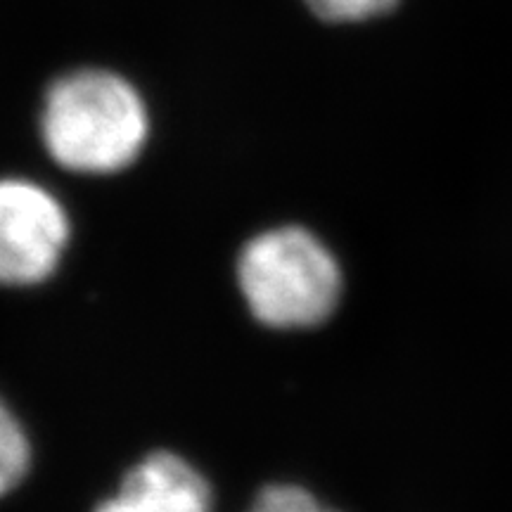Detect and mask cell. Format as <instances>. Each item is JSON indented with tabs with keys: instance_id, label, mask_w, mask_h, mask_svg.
<instances>
[{
	"instance_id": "1",
	"label": "cell",
	"mask_w": 512,
	"mask_h": 512,
	"mask_svg": "<svg viewBox=\"0 0 512 512\" xmlns=\"http://www.w3.org/2000/svg\"><path fill=\"white\" fill-rule=\"evenodd\" d=\"M41 126L50 157L64 169L114 174L143 150L147 112L131 83L93 69L50 88Z\"/></svg>"
},
{
	"instance_id": "2",
	"label": "cell",
	"mask_w": 512,
	"mask_h": 512,
	"mask_svg": "<svg viewBox=\"0 0 512 512\" xmlns=\"http://www.w3.org/2000/svg\"><path fill=\"white\" fill-rule=\"evenodd\" d=\"M238 285L259 323L304 330L328 320L337 309L342 273L316 235L285 226L247 242L238 259Z\"/></svg>"
},
{
	"instance_id": "3",
	"label": "cell",
	"mask_w": 512,
	"mask_h": 512,
	"mask_svg": "<svg viewBox=\"0 0 512 512\" xmlns=\"http://www.w3.org/2000/svg\"><path fill=\"white\" fill-rule=\"evenodd\" d=\"M69 240L62 204L41 185L0 181V283H43Z\"/></svg>"
},
{
	"instance_id": "4",
	"label": "cell",
	"mask_w": 512,
	"mask_h": 512,
	"mask_svg": "<svg viewBox=\"0 0 512 512\" xmlns=\"http://www.w3.org/2000/svg\"><path fill=\"white\" fill-rule=\"evenodd\" d=\"M98 512H211V491L188 460L159 451L140 460Z\"/></svg>"
},
{
	"instance_id": "5",
	"label": "cell",
	"mask_w": 512,
	"mask_h": 512,
	"mask_svg": "<svg viewBox=\"0 0 512 512\" xmlns=\"http://www.w3.org/2000/svg\"><path fill=\"white\" fill-rule=\"evenodd\" d=\"M29 441L5 403L0 401V496L22 482L29 470Z\"/></svg>"
},
{
	"instance_id": "6",
	"label": "cell",
	"mask_w": 512,
	"mask_h": 512,
	"mask_svg": "<svg viewBox=\"0 0 512 512\" xmlns=\"http://www.w3.org/2000/svg\"><path fill=\"white\" fill-rule=\"evenodd\" d=\"M247 512H335L316 496L292 484H271L254 498Z\"/></svg>"
},
{
	"instance_id": "7",
	"label": "cell",
	"mask_w": 512,
	"mask_h": 512,
	"mask_svg": "<svg viewBox=\"0 0 512 512\" xmlns=\"http://www.w3.org/2000/svg\"><path fill=\"white\" fill-rule=\"evenodd\" d=\"M318 17L330 22H361L392 10L399 0H306Z\"/></svg>"
}]
</instances>
